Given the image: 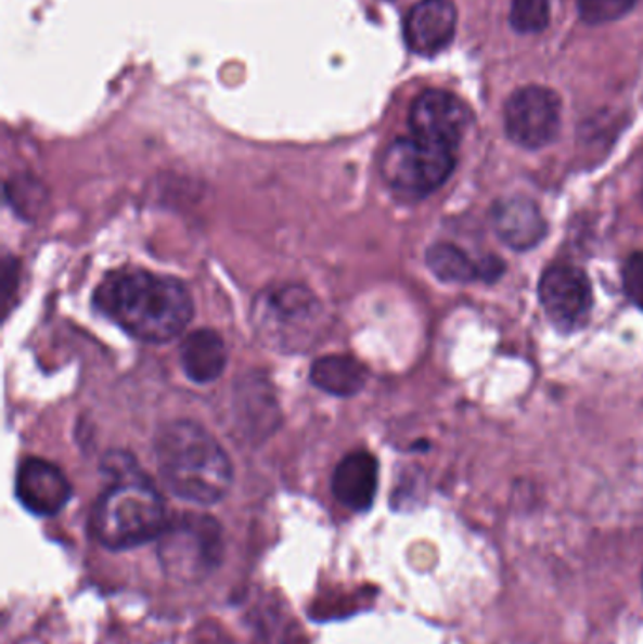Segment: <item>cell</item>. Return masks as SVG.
Instances as JSON below:
<instances>
[{"instance_id":"obj_1","label":"cell","mask_w":643,"mask_h":644,"mask_svg":"<svg viewBox=\"0 0 643 644\" xmlns=\"http://www.w3.org/2000/svg\"><path fill=\"white\" fill-rule=\"evenodd\" d=\"M94 308L145 344H167L193 319L188 286L168 275L132 270L108 275L94 293Z\"/></svg>"},{"instance_id":"obj_2","label":"cell","mask_w":643,"mask_h":644,"mask_svg":"<svg viewBox=\"0 0 643 644\" xmlns=\"http://www.w3.org/2000/svg\"><path fill=\"white\" fill-rule=\"evenodd\" d=\"M160 479L176 498L214 505L223 500L232 482L231 460L201 424L176 421L160 428L155 439Z\"/></svg>"},{"instance_id":"obj_3","label":"cell","mask_w":643,"mask_h":644,"mask_svg":"<svg viewBox=\"0 0 643 644\" xmlns=\"http://www.w3.org/2000/svg\"><path fill=\"white\" fill-rule=\"evenodd\" d=\"M167 507L157 488L138 473L119 475L102 492L89 516V530L108 551H132L159 539L167 528Z\"/></svg>"},{"instance_id":"obj_4","label":"cell","mask_w":643,"mask_h":644,"mask_svg":"<svg viewBox=\"0 0 643 644\" xmlns=\"http://www.w3.org/2000/svg\"><path fill=\"white\" fill-rule=\"evenodd\" d=\"M321 301L303 285L268 288L255 300L254 322L260 339L275 351L303 352L325 326Z\"/></svg>"},{"instance_id":"obj_5","label":"cell","mask_w":643,"mask_h":644,"mask_svg":"<svg viewBox=\"0 0 643 644\" xmlns=\"http://www.w3.org/2000/svg\"><path fill=\"white\" fill-rule=\"evenodd\" d=\"M157 541L163 571L180 582L208 579L223 562V531L208 515L185 513L173 518Z\"/></svg>"},{"instance_id":"obj_6","label":"cell","mask_w":643,"mask_h":644,"mask_svg":"<svg viewBox=\"0 0 643 644\" xmlns=\"http://www.w3.org/2000/svg\"><path fill=\"white\" fill-rule=\"evenodd\" d=\"M455 165V151L408 137L389 143L380 170L393 191L408 198H425L448 181Z\"/></svg>"},{"instance_id":"obj_7","label":"cell","mask_w":643,"mask_h":644,"mask_svg":"<svg viewBox=\"0 0 643 644\" xmlns=\"http://www.w3.org/2000/svg\"><path fill=\"white\" fill-rule=\"evenodd\" d=\"M504 127L512 142L525 150H542L561 130L557 93L540 86L517 89L504 107Z\"/></svg>"},{"instance_id":"obj_8","label":"cell","mask_w":643,"mask_h":644,"mask_svg":"<svg viewBox=\"0 0 643 644\" xmlns=\"http://www.w3.org/2000/svg\"><path fill=\"white\" fill-rule=\"evenodd\" d=\"M538 298L551 324L568 334L583 329L593 311L591 281L574 265L550 266L538 283Z\"/></svg>"},{"instance_id":"obj_9","label":"cell","mask_w":643,"mask_h":644,"mask_svg":"<svg viewBox=\"0 0 643 644\" xmlns=\"http://www.w3.org/2000/svg\"><path fill=\"white\" fill-rule=\"evenodd\" d=\"M471 110L459 96L443 89H427L410 110L412 137L455 151L471 125Z\"/></svg>"},{"instance_id":"obj_10","label":"cell","mask_w":643,"mask_h":644,"mask_svg":"<svg viewBox=\"0 0 643 644\" xmlns=\"http://www.w3.org/2000/svg\"><path fill=\"white\" fill-rule=\"evenodd\" d=\"M491 229L512 250H530L548 236V221L542 209L525 194H510L489 209Z\"/></svg>"},{"instance_id":"obj_11","label":"cell","mask_w":643,"mask_h":644,"mask_svg":"<svg viewBox=\"0 0 643 644\" xmlns=\"http://www.w3.org/2000/svg\"><path fill=\"white\" fill-rule=\"evenodd\" d=\"M15 495L33 515L55 516L66 507L73 488L57 465L42 459H27L17 469Z\"/></svg>"},{"instance_id":"obj_12","label":"cell","mask_w":643,"mask_h":644,"mask_svg":"<svg viewBox=\"0 0 643 644\" xmlns=\"http://www.w3.org/2000/svg\"><path fill=\"white\" fill-rule=\"evenodd\" d=\"M456 29V8L451 0H420L404 20L406 46L421 57L446 50Z\"/></svg>"},{"instance_id":"obj_13","label":"cell","mask_w":643,"mask_h":644,"mask_svg":"<svg viewBox=\"0 0 643 644\" xmlns=\"http://www.w3.org/2000/svg\"><path fill=\"white\" fill-rule=\"evenodd\" d=\"M428 270L443 283H474L499 280L504 273V262L494 255L474 258L463 247L453 244H434L427 250Z\"/></svg>"},{"instance_id":"obj_14","label":"cell","mask_w":643,"mask_h":644,"mask_svg":"<svg viewBox=\"0 0 643 644\" xmlns=\"http://www.w3.org/2000/svg\"><path fill=\"white\" fill-rule=\"evenodd\" d=\"M333 494L351 511H369L377 494V460L366 451L347 454L336 465Z\"/></svg>"},{"instance_id":"obj_15","label":"cell","mask_w":643,"mask_h":644,"mask_svg":"<svg viewBox=\"0 0 643 644\" xmlns=\"http://www.w3.org/2000/svg\"><path fill=\"white\" fill-rule=\"evenodd\" d=\"M227 347L214 330H196L181 344V368L189 379L208 385L221 377L227 365Z\"/></svg>"},{"instance_id":"obj_16","label":"cell","mask_w":643,"mask_h":644,"mask_svg":"<svg viewBox=\"0 0 643 644\" xmlns=\"http://www.w3.org/2000/svg\"><path fill=\"white\" fill-rule=\"evenodd\" d=\"M369 379L366 365L347 355L319 358L311 368V383L323 392L349 398L361 392Z\"/></svg>"},{"instance_id":"obj_17","label":"cell","mask_w":643,"mask_h":644,"mask_svg":"<svg viewBox=\"0 0 643 644\" xmlns=\"http://www.w3.org/2000/svg\"><path fill=\"white\" fill-rule=\"evenodd\" d=\"M550 0H512L510 22L517 33L535 35L550 25Z\"/></svg>"},{"instance_id":"obj_18","label":"cell","mask_w":643,"mask_h":644,"mask_svg":"<svg viewBox=\"0 0 643 644\" xmlns=\"http://www.w3.org/2000/svg\"><path fill=\"white\" fill-rule=\"evenodd\" d=\"M638 0H578L579 17L589 25L617 22L636 7Z\"/></svg>"},{"instance_id":"obj_19","label":"cell","mask_w":643,"mask_h":644,"mask_svg":"<svg viewBox=\"0 0 643 644\" xmlns=\"http://www.w3.org/2000/svg\"><path fill=\"white\" fill-rule=\"evenodd\" d=\"M621 275L627 298L643 311V250L632 253L625 260Z\"/></svg>"},{"instance_id":"obj_20","label":"cell","mask_w":643,"mask_h":644,"mask_svg":"<svg viewBox=\"0 0 643 644\" xmlns=\"http://www.w3.org/2000/svg\"><path fill=\"white\" fill-rule=\"evenodd\" d=\"M642 588H643V575H642Z\"/></svg>"}]
</instances>
